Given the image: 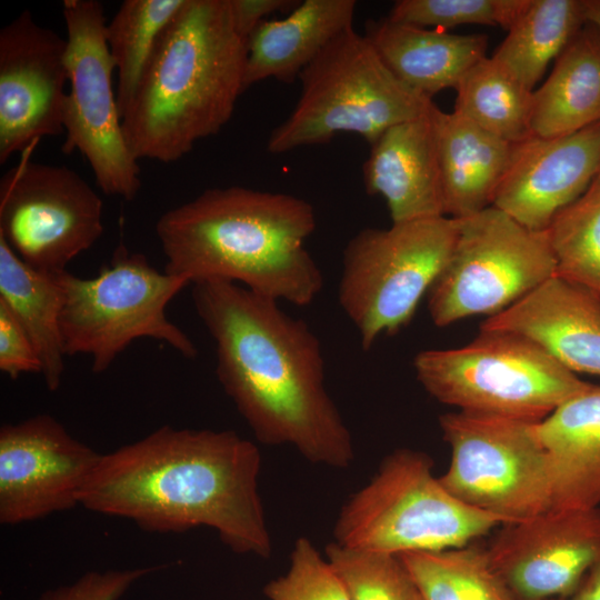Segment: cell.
I'll use <instances>...</instances> for the list:
<instances>
[{
  "label": "cell",
  "mask_w": 600,
  "mask_h": 600,
  "mask_svg": "<svg viewBox=\"0 0 600 600\" xmlns=\"http://www.w3.org/2000/svg\"><path fill=\"white\" fill-rule=\"evenodd\" d=\"M546 231L530 230L490 206L458 219L451 253L428 291L437 327L498 314L554 277Z\"/></svg>",
  "instance_id": "30bf717a"
},
{
  "label": "cell",
  "mask_w": 600,
  "mask_h": 600,
  "mask_svg": "<svg viewBox=\"0 0 600 600\" xmlns=\"http://www.w3.org/2000/svg\"><path fill=\"white\" fill-rule=\"evenodd\" d=\"M551 600H600V564L590 570L572 594Z\"/></svg>",
  "instance_id": "8d00e7d4"
},
{
  "label": "cell",
  "mask_w": 600,
  "mask_h": 600,
  "mask_svg": "<svg viewBox=\"0 0 600 600\" xmlns=\"http://www.w3.org/2000/svg\"><path fill=\"white\" fill-rule=\"evenodd\" d=\"M364 37L401 82L430 99L454 89L462 76L487 57L484 34H454L387 17L368 20Z\"/></svg>",
  "instance_id": "44dd1931"
},
{
  "label": "cell",
  "mask_w": 600,
  "mask_h": 600,
  "mask_svg": "<svg viewBox=\"0 0 600 600\" xmlns=\"http://www.w3.org/2000/svg\"><path fill=\"white\" fill-rule=\"evenodd\" d=\"M102 453L50 414L0 428V523L17 526L80 506Z\"/></svg>",
  "instance_id": "5bb4252c"
},
{
  "label": "cell",
  "mask_w": 600,
  "mask_h": 600,
  "mask_svg": "<svg viewBox=\"0 0 600 600\" xmlns=\"http://www.w3.org/2000/svg\"><path fill=\"white\" fill-rule=\"evenodd\" d=\"M62 14L70 83L62 151L81 153L104 194L131 201L141 189V170L123 136L103 4L98 0H64Z\"/></svg>",
  "instance_id": "7c38bea8"
},
{
  "label": "cell",
  "mask_w": 600,
  "mask_h": 600,
  "mask_svg": "<svg viewBox=\"0 0 600 600\" xmlns=\"http://www.w3.org/2000/svg\"><path fill=\"white\" fill-rule=\"evenodd\" d=\"M184 0H124L107 23V42L118 83L121 118L163 30Z\"/></svg>",
  "instance_id": "f1b7e54d"
},
{
  "label": "cell",
  "mask_w": 600,
  "mask_h": 600,
  "mask_svg": "<svg viewBox=\"0 0 600 600\" xmlns=\"http://www.w3.org/2000/svg\"><path fill=\"white\" fill-rule=\"evenodd\" d=\"M600 164V121L559 137L513 143L492 206L523 227L546 231L554 217L578 200Z\"/></svg>",
  "instance_id": "e0dca14e"
},
{
  "label": "cell",
  "mask_w": 600,
  "mask_h": 600,
  "mask_svg": "<svg viewBox=\"0 0 600 600\" xmlns=\"http://www.w3.org/2000/svg\"><path fill=\"white\" fill-rule=\"evenodd\" d=\"M551 468L552 509L600 504V386L591 384L536 422Z\"/></svg>",
  "instance_id": "ffe728a7"
},
{
  "label": "cell",
  "mask_w": 600,
  "mask_h": 600,
  "mask_svg": "<svg viewBox=\"0 0 600 600\" xmlns=\"http://www.w3.org/2000/svg\"><path fill=\"white\" fill-rule=\"evenodd\" d=\"M400 557L423 600H514L487 550L466 546Z\"/></svg>",
  "instance_id": "83f0119b"
},
{
  "label": "cell",
  "mask_w": 600,
  "mask_h": 600,
  "mask_svg": "<svg viewBox=\"0 0 600 600\" xmlns=\"http://www.w3.org/2000/svg\"><path fill=\"white\" fill-rule=\"evenodd\" d=\"M584 11L587 22L600 29V0H584Z\"/></svg>",
  "instance_id": "74e56055"
},
{
  "label": "cell",
  "mask_w": 600,
  "mask_h": 600,
  "mask_svg": "<svg viewBox=\"0 0 600 600\" xmlns=\"http://www.w3.org/2000/svg\"><path fill=\"white\" fill-rule=\"evenodd\" d=\"M0 370L11 379L21 373H41L38 353L20 323L0 302Z\"/></svg>",
  "instance_id": "e575fe53"
},
{
  "label": "cell",
  "mask_w": 600,
  "mask_h": 600,
  "mask_svg": "<svg viewBox=\"0 0 600 600\" xmlns=\"http://www.w3.org/2000/svg\"><path fill=\"white\" fill-rule=\"evenodd\" d=\"M586 23L584 0H530L491 57L533 91Z\"/></svg>",
  "instance_id": "484cf974"
},
{
  "label": "cell",
  "mask_w": 600,
  "mask_h": 600,
  "mask_svg": "<svg viewBox=\"0 0 600 600\" xmlns=\"http://www.w3.org/2000/svg\"><path fill=\"white\" fill-rule=\"evenodd\" d=\"M326 558L342 580L350 600H423L400 556L353 549L336 541Z\"/></svg>",
  "instance_id": "4dcf8cb0"
},
{
  "label": "cell",
  "mask_w": 600,
  "mask_h": 600,
  "mask_svg": "<svg viewBox=\"0 0 600 600\" xmlns=\"http://www.w3.org/2000/svg\"><path fill=\"white\" fill-rule=\"evenodd\" d=\"M458 234L447 216L364 228L346 244L338 288L341 309L370 350L412 320L444 267Z\"/></svg>",
  "instance_id": "9c48e42d"
},
{
  "label": "cell",
  "mask_w": 600,
  "mask_h": 600,
  "mask_svg": "<svg viewBox=\"0 0 600 600\" xmlns=\"http://www.w3.org/2000/svg\"><path fill=\"white\" fill-rule=\"evenodd\" d=\"M194 309L216 347L218 380L257 440L307 461L347 469L352 434L324 382L321 343L278 301L238 283H193Z\"/></svg>",
  "instance_id": "6da1fadb"
},
{
  "label": "cell",
  "mask_w": 600,
  "mask_h": 600,
  "mask_svg": "<svg viewBox=\"0 0 600 600\" xmlns=\"http://www.w3.org/2000/svg\"><path fill=\"white\" fill-rule=\"evenodd\" d=\"M439 424L451 449L439 479L456 498L504 524L552 509L550 461L536 422L459 410Z\"/></svg>",
  "instance_id": "8fae6325"
},
{
  "label": "cell",
  "mask_w": 600,
  "mask_h": 600,
  "mask_svg": "<svg viewBox=\"0 0 600 600\" xmlns=\"http://www.w3.org/2000/svg\"><path fill=\"white\" fill-rule=\"evenodd\" d=\"M103 202L91 186L66 166L28 157L0 180V238L28 266L66 271L103 232Z\"/></svg>",
  "instance_id": "4fadbf2b"
},
{
  "label": "cell",
  "mask_w": 600,
  "mask_h": 600,
  "mask_svg": "<svg viewBox=\"0 0 600 600\" xmlns=\"http://www.w3.org/2000/svg\"><path fill=\"white\" fill-rule=\"evenodd\" d=\"M58 276L28 266L0 238V302L29 336L50 391L60 388L66 357L60 329L63 298Z\"/></svg>",
  "instance_id": "d4e9b609"
},
{
  "label": "cell",
  "mask_w": 600,
  "mask_h": 600,
  "mask_svg": "<svg viewBox=\"0 0 600 600\" xmlns=\"http://www.w3.org/2000/svg\"><path fill=\"white\" fill-rule=\"evenodd\" d=\"M423 452L399 449L341 507L334 541L353 549L403 554L461 548L504 522L453 494Z\"/></svg>",
  "instance_id": "8992f818"
},
{
  "label": "cell",
  "mask_w": 600,
  "mask_h": 600,
  "mask_svg": "<svg viewBox=\"0 0 600 600\" xmlns=\"http://www.w3.org/2000/svg\"><path fill=\"white\" fill-rule=\"evenodd\" d=\"M316 226L304 199L233 186L204 190L168 210L156 232L168 273L191 284L231 281L278 302L308 306L323 286L304 247Z\"/></svg>",
  "instance_id": "3957f363"
},
{
  "label": "cell",
  "mask_w": 600,
  "mask_h": 600,
  "mask_svg": "<svg viewBox=\"0 0 600 600\" xmlns=\"http://www.w3.org/2000/svg\"><path fill=\"white\" fill-rule=\"evenodd\" d=\"M444 216L461 219L492 206L508 168L513 143L456 111H431Z\"/></svg>",
  "instance_id": "603a6c76"
},
{
  "label": "cell",
  "mask_w": 600,
  "mask_h": 600,
  "mask_svg": "<svg viewBox=\"0 0 600 600\" xmlns=\"http://www.w3.org/2000/svg\"><path fill=\"white\" fill-rule=\"evenodd\" d=\"M263 592L269 600H350L329 560L306 537L296 540L287 572Z\"/></svg>",
  "instance_id": "d6a6232c"
},
{
  "label": "cell",
  "mask_w": 600,
  "mask_h": 600,
  "mask_svg": "<svg viewBox=\"0 0 600 600\" xmlns=\"http://www.w3.org/2000/svg\"><path fill=\"white\" fill-rule=\"evenodd\" d=\"M590 187L600 190V164H599L598 173H597L596 178L593 179L592 183L590 184Z\"/></svg>",
  "instance_id": "f35d334b"
},
{
  "label": "cell",
  "mask_w": 600,
  "mask_h": 600,
  "mask_svg": "<svg viewBox=\"0 0 600 600\" xmlns=\"http://www.w3.org/2000/svg\"><path fill=\"white\" fill-rule=\"evenodd\" d=\"M67 39L22 11L0 31V163L63 130Z\"/></svg>",
  "instance_id": "9a60e30c"
},
{
  "label": "cell",
  "mask_w": 600,
  "mask_h": 600,
  "mask_svg": "<svg viewBox=\"0 0 600 600\" xmlns=\"http://www.w3.org/2000/svg\"><path fill=\"white\" fill-rule=\"evenodd\" d=\"M554 276L600 301V190L589 187L546 230Z\"/></svg>",
  "instance_id": "f546056e"
},
{
  "label": "cell",
  "mask_w": 600,
  "mask_h": 600,
  "mask_svg": "<svg viewBox=\"0 0 600 600\" xmlns=\"http://www.w3.org/2000/svg\"><path fill=\"white\" fill-rule=\"evenodd\" d=\"M354 0H304L261 22L247 42L243 90L267 80L293 82L340 33L353 28Z\"/></svg>",
  "instance_id": "7402d4cb"
},
{
  "label": "cell",
  "mask_w": 600,
  "mask_h": 600,
  "mask_svg": "<svg viewBox=\"0 0 600 600\" xmlns=\"http://www.w3.org/2000/svg\"><path fill=\"white\" fill-rule=\"evenodd\" d=\"M160 568L88 571L71 583L43 591L38 600H120L136 582Z\"/></svg>",
  "instance_id": "836d02e7"
},
{
  "label": "cell",
  "mask_w": 600,
  "mask_h": 600,
  "mask_svg": "<svg viewBox=\"0 0 600 600\" xmlns=\"http://www.w3.org/2000/svg\"><path fill=\"white\" fill-rule=\"evenodd\" d=\"M454 110L489 133L510 143L531 134L532 92L492 57L473 64L457 87Z\"/></svg>",
  "instance_id": "4316f807"
},
{
  "label": "cell",
  "mask_w": 600,
  "mask_h": 600,
  "mask_svg": "<svg viewBox=\"0 0 600 600\" xmlns=\"http://www.w3.org/2000/svg\"><path fill=\"white\" fill-rule=\"evenodd\" d=\"M480 329L524 336L571 372L600 376V301L556 276Z\"/></svg>",
  "instance_id": "ac0fdd59"
},
{
  "label": "cell",
  "mask_w": 600,
  "mask_h": 600,
  "mask_svg": "<svg viewBox=\"0 0 600 600\" xmlns=\"http://www.w3.org/2000/svg\"><path fill=\"white\" fill-rule=\"evenodd\" d=\"M259 448L231 430L162 426L108 453L86 483L80 506L154 533L199 527L231 551L272 553L259 493Z\"/></svg>",
  "instance_id": "7a4b0ae2"
},
{
  "label": "cell",
  "mask_w": 600,
  "mask_h": 600,
  "mask_svg": "<svg viewBox=\"0 0 600 600\" xmlns=\"http://www.w3.org/2000/svg\"><path fill=\"white\" fill-rule=\"evenodd\" d=\"M504 526L487 552L514 600L568 597L600 564V508L550 509Z\"/></svg>",
  "instance_id": "2e32d148"
},
{
  "label": "cell",
  "mask_w": 600,
  "mask_h": 600,
  "mask_svg": "<svg viewBox=\"0 0 600 600\" xmlns=\"http://www.w3.org/2000/svg\"><path fill=\"white\" fill-rule=\"evenodd\" d=\"M418 381L460 411L539 422L591 383L580 380L529 338L482 330L468 344L417 353Z\"/></svg>",
  "instance_id": "52a82bcc"
},
{
  "label": "cell",
  "mask_w": 600,
  "mask_h": 600,
  "mask_svg": "<svg viewBox=\"0 0 600 600\" xmlns=\"http://www.w3.org/2000/svg\"><path fill=\"white\" fill-rule=\"evenodd\" d=\"M246 60L229 0H184L122 116L133 158L173 162L218 133L244 92Z\"/></svg>",
  "instance_id": "277c9868"
},
{
  "label": "cell",
  "mask_w": 600,
  "mask_h": 600,
  "mask_svg": "<svg viewBox=\"0 0 600 600\" xmlns=\"http://www.w3.org/2000/svg\"><path fill=\"white\" fill-rule=\"evenodd\" d=\"M600 121V29L587 22L532 92V136L559 137Z\"/></svg>",
  "instance_id": "cb8c5ba5"
},
{
  "label": "cell",
  "mask_w": 600,
  "mask_h": 600,
  "mask_svg": "<svg viewBox=\"0 0 600 600\" xmlns=\"http://www.w3.org/2000/svg\"><path fill=\"white\" fill-rule=\"evenodd\" d=\"M60 329L66 356L86 354L94 373L104 372L134 340L151 338L188 359L198 354L190 338L167 316L169 302L190 284L154 269L142 253L117 248L93 278L59 273Z\"/></svg>",
  "instance_id": "ba28073f"
},
{
  "label": "cell",
  "mask_w": 600,
  "mask_h": 600,
  "mask_svg": "<svg viewBox=\"0 0 600 600\" xmlns=\"http://www.w3.org/2000/svg\"><path fill=\"white\" fill-rule=\"evenodd\" d=\"M530 0H399L388 19L421 28L447 29L484 24L506 29L519 19Z\"/></svg>",
  "instance_id": "1f68e13d"
},
{
  "label": "cell",
  "mask_w": 600,
  "mask_h": 600,
  "mask_svg": "<svg viewBox=\"0 0 600 600\" xmlns=\"http://www.w3.org/2000/svg\"><path fill=\"white\" fill-rule=\"evenodd\" d=\"M432 109L387 129L362 166L367 192L384 199L392 223L444 216Z\"/></svg>",
  "instance_id": "d6986e66"
},
{
  "label": "cell",
  "mask_w": 600,
  "mask_h": 600,
  "mask_svg": "<svg viewBox=\"0 0 600 600\" xmlns=\"http://www.w3.org/2000/svg\"><path fill=\"white\" fill-rule=\"evenodd\" d=\"M300 97L269 136L272 154L323 144L340 132L372 144L387 129L427 114L434 102L401 82L364 34L336 37L299 76Z\"/></svg>",
  "instance_id": "5b68a950"
},
{
  "label": "cell",
  "mask_w": 600,
  "mask_h": 600,
  "mask_svg": "<svg viewBox=\"0 0 600 600\" xmlns=\"http://www.w3.org/2000/svg\"><path fill=\"white\" fill-rule=\"evenodd\" d=\"M233 26L238 34L248 42L256 28L266 17L288 9L299 2L292 0H229Z\"/></svg>",
  "instance_id": "d590c367"
}]
</instances>
